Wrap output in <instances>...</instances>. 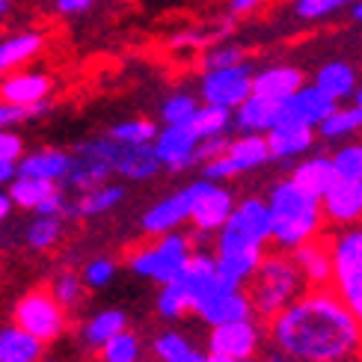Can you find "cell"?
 <instances>
[{"label": "cell", "mask_w": 362, "mask_h": 362, "mask_svg": "<svg viewBox=\"0 0 362 362\" xmlns=\"http://www.w3.org/2000/svg\"><path fill=\"white\" fill-rule=\"evenodd\" d=\"M267 339L294 362H354L362 354V324L333 288H306L267 321Z\"/></svg>", "instance_id": "cell-1"}, {"label": "cell", "mask_w": 362, "mask_h": 362, "mask_svg": "<svg viewBox=\"0 0 362 362\" xmlns=\"http://www.w3.org/2000/svg\"><path fill=\"white\" fill-rule=\"evenodd\" d=\"M270 244V214L264 196H244L238 199L229 220L214 235V262L217 274L232 288H244L255 267L264 259Z\"/></svg>", "instance_id": "cell-2"}, {"label": "cell", "mask_w": 362, "mask_h": 362, "mask_svg": "<svg viewBox=\"0 0 362 362\" xmlns=\"http://www.w3.org/2000/svg\"><path fill=\"white\" fill-rule=\"evenodd\" d=\"M264 205L270 214V244L279 252H294L297 247L324 235V211L318 196L297 187L285 175L276 178L264 193Z\"/></svg>", "instance_id": "cell-3"}, {"label": "cell", "mask_w": 362, "mask_h": 362, "mask_svg": "<svg viewBox=\"0 0 362 362\" xmlns=\"http://www.w3.org/2000/svg\"><path fill=\"white\" fill-rule=\"evenodd\" d=\"M306 291V282L294 267L288 252H264V259L255 267V274L247 282V297L252 303V315L262 321H270L291 306L294 300Z\"/></svg>", "instance_id": "cell-4"}, {"label": "cell", "mask_w": 362, "mask_h": 362, "mask_svg": "<svg viewBox=\"0 0 362 362\" xmlns=\"http://www.w3.org/2000/svg\"><path fill=\"white\" fill-rule=\"evenodd\" d=\"M193 255V238L185 232H170L155 238L152 244H146L140 250H134L128 255V270L134 276L148 279L155 285H170L175 282Z\"/></svg>", "instance_id": "cell-5"}, {"label": "cell", "mask_w": 362, "mask_h": 362, "mask_svg": "<svg viewBox=\"0 0 362 362\" xmlns=\"http://www.w3.org/2000/svg\"><path fill=\"white\" fill-rule=\"evenodd\" d=\"M327 244L333 255V294L362 324V223L339 229Z\"/></svg>", "instance_id": "cell-6"}, {"label": "cell", "mask_w": 362, "mask_h": 362, "mask_svg": "<svg viewBox=\"0 0 362 362\" xmlns=\"http://www.w3.org/2000/svg\"><path fill=\"white\" fill-rule=\"evenodd\" d=\"M267 163H270V152H267L264 137H259V134H238V137L229 140V146H226V152L220 158L202 163L199 178L229 185V181L262 170Z\"/></svg>", "instance_id": "cell-7"}, {"label": "cell", "mask_w": 362, "mask_h": 362, "mask_svg": "<svg viewBox=\"0 0 362 362\" xmlns=\"http://www.w3.org/2000/svg\"><path fill=\"white\" fill-rule=\"evenodd\" d=\"M190 217L187 223L193 226L196 235L202 238H214L223 223L229 220L232 208L238 202V196L229 185H220V181H205V178H196L190 181Z\"/></svg>", "instance_id": "cell-8"}, {"label": "cell", "mask_w": 362, "mask_h": 362, "mask_svg": "<svg viewBox=\"0 0 362 362\" xmlns=\"http://www.w3.org/2000/svg\"><path fill=\"white\" fill-rule=\"evenodd\" d=\"M12 318H15V327L24 329L27 336H33L42 344L57 341L66 333V309L45 288L27 291L18 303H15Z\"/></svg>", "instance_id": "cell-9"}, {"label": "cell", "mask_w": 362, "mask_h": 362, "mask_svg": "<svg viewBox=\"0 0 362 362\" xmlns=\"http://www.w3.org/2000/svg\"><path fill=\"white\" fill-rule=\"evenodd\" d=\"M81 146L89 148L93 155L104 158L110 163L113 175L125 178V181H152L160 173V163L152 152V146H122V143L110 140L107 134L81 140Z\"/></svg>", "instance_id": "cell-10"}, {"label": "cell", "mask_w": 362, "mask_h": 362, "mask_svg": "<svg viewBox=\"0 0 362 362\" xmlns=\"http://www.w3.org/2000/svg\"><path fill=\"white\" fill-rule=\"evenodd\" d=\"M252 63H238L229 69H211L199 78V101L214 104V107L235 110L252 95Z\"/></svg>", "instance_id": "cell-11"}, {"label": "cell", "mask_w": 362, "mask_h": 362, "mask_svg": "<svg viewBox=\"0 0 362 362\" xmlns=\"http://www.w3.org/2000/svg\"><path fill=\"white\" fill-rule=\"evenodd\" d=\"M264 327L255 318L208 327V356H229V359H259L264 348Z\"/></svg>", "instance_id": "cell-12"}, {"label": "cell", "mask_w": 362, "mask_h": 362, "mask_svg": "<svg viewBox=\"0 0 362 362\" xmlns=\"http://www.w3.org/2000/svg\"><path fill=\"white\" fill-rule=\"evenodd\" d=\"M196 148H199V137L193 134L190 125H163L152 140V152L160 170L170 173H185L196 167Z\"/></svg>", "instance_id": "cell-13"}, {"label": "cell", "mask_w": 362, "mask_h": 362, "mask_svg": "<svg viewBox=\"0 0 362 362\" xmlns=\"http://www.w3.org/2000/svg\"><path fill=\"white\" fill-rule=\"evenodd\" d=\"M190 217V187H178L173 193H167L163 199H158L155 205H148L140 217V229L152 238L178 232L181 226Z\"/></svg>", "instance_id": "cell-14"}, {"label": "cell", "mask_w": 362, "mask_h": 362, "mask_svg": "<svg viewBox=\"0 0 362 362\" xmlns=\"http://www.w3.org/2000/svg\"><path fill=\"white\" fill-rule=\"evenodd\" d=\"M181 288H185L187 300H190V315L193 309L202 303V300H208L211 294H217V291H226L229 285H226L217 274V262H214V255H211L208 250H193L190 255V262L185 267V274H181L175 279Z\"/></svg>", "instance_id": "cell-15"}, {"label": "cell", "mask_w": 362, "mask_h": 362, "mask_svg": "<svg viewBox=\"0 0 362 362\" xmlns=\"http://www.w3.org/2000/svg\"><path fill=\"white\" fill-rule=\"evenodd\" d=\"M315 140H318L315 128L297 125V122H276L264 134L270 163H297L315 148Z\"/></svg>", "instance_id": "cell-16"}, {"label": "cell", "mask_w": 362, "mask_h": 362, "mask_svg": "<svg viewBox=\"0 0 362 362\" xmlns=\"http://www.w3.org/2000/svg\"><path fill=\"white\" fill-rule=\"evenodd\" d=\"M113 175L110 170V163L93 155L89 148H83L81 143L71 148V163H69V173L66 178L59 181V187L63 190H71L74 196H81V193H89V190H95L101 185H107Z\"/></svg>", "instance_id": "cell-17"}, {"label": "cell", "mask_w": 362, "mask_h": 362, "mask_svg": "<svg viewBox=\"0 0 362 362\" xmlns=\"http://www.w3.org/2000/svg\"><path fill=\"white\" fill-rule=\"evenodd\" d=\"M333 110H336L333 98H327L315 83H303L291 98L282 101L279 122H297L306 128H318Z\"/></svg>", "instance_id": "cell-18"}, {"label": "cell", "mask_w": 362, "mask_h": 362, "mask_svg": "<svg viewBox=\"0 0 362 362\" xmlns=\"http://www.w3.org/2000/svg\"><path fill=\"white\" fill-rule=\"evenodd\" d=\"M321 211L324 220L333 223L336 229H348V226L362 223V187L356 181L336 178V185L321 196Z\"/></svg>", "instance_id": "cell-19"}, {"label": "cell", "mask_w": 362, "mask_h": 362, "mask_svg": "<svg viewBox=\"0 0 362 362\" xmlns=\"http://www.w3.org/2000/svg\"><path fill=\"white\" fill-rule=\"evenodd\" d=\"M54 89V78L45 71H9L0 81V101L33 107L39 101H48Z\"/></svg>", "instance_id": "cell-20"}, {"label": "cell", "mask_w": 362, "mask_h": 362, "mask_svg": "<svg viewBox=\"0 0 362 362\" xmlns=\"http://www.w3.org/2000/svg\"><path fill=\"white\" fill-rule=\"evenodd\" d=\"M193 315L205 327H220V324L252 318V303L244 288H226V291H217L208 300H202V303L193 309Z\"/></svg>", "instance_id": "cell-21"}, {"label": "cell", "mask_w": 362, "mask_h": 362, "mask_svg": "<svg viewBox=\"0 0 362 362\" xmlns=\"http://www.w3.org/2000/svg\"><path fill=\"white\" fill-rule=\"evenodd\" d=\"M303 83H306V71L291 63H274L252 71V95L270 101L291 98Z\"/></svg>", "instance_id": "cell-22"}, {"label": "cell", "mask_w": 362, "mask_h": 362, "mask_svg": "<svg viewBox=\"0 0 362 362\" xmlns=\"http://www.w3.org/2000/svg\"><path fill=\"white\" fill-rule=\"evenodd\" d=\"M312 83L321 89L327 98H333L336 104H348L359 86V69L351 63V59H327L315 69Z\"/></svg>", "instance_id": "cell-23"}, {"label": "cell", "mask_w": 362, "mask_h": 362, "mask_svg": "<svg viewBox=\"0 0 362 362\" xmlns=\"http://www.w3.org/2000/svg\"><path fill=\"white\" fill-rule=\"evenodd\" d=\"M288 255H291L294 267L300 270V276H303L306 288H329V279H333V255H329V244L324 238H315Z\"/></svg>", "instance_id": "cell-24"}, {"label": "cell", "mask_w": 362, "mask_h": 362, "mask_svg": "<svg viewBox=\"0 0 362 362\" xmlns=\"http://www.w3.org/2000/svg\"><path fill=\"white\" fill-rule=\"evenodd\" d=\"M279 116H282V101L250 95L244 104H238L232 110V128L238 134H259V137H264L279 122Z\"/></svg>", "instance_id": "cell-25"}, {"label": "cell", "mask_w": 362, "mask_h": 362, "mask_svg": "<svg viewBox=\"0 0 362 362\" xmlns=\"http://www.w3.org/2000/svg\"><path fill=\"white\" fill-rule=\"evenodd\" d=\"M69 163L71 152H66V148H36V152H24L21 160L15 163V170L21 178H42L59 185L69 173Z\"/></svg>", "instance_id": "cell-26"}, {"label": "cell", "mask_w": 362, "mask_h": 362, "mask_svg": "<svg viewBox=\"0 0 362 362\" xmlns=\"http://www.w3.org/2000/svg\"><path fill=\"white\" fill-rule=\"evenodd\" d=\"M125 202V185H116V181H107L89 193L74 196L69 202V217L74 220H93V217H104L110 214L113 208H119Z\"/></svg>", "instance_id": "cell-27"}, {"label": "cell", "mask_w": 362, "mask_h": 362, "mask_svg": "<svg viewBox=\"0 0 362 362\" xmlns=\"http://www.w3.org/2000/svg\"><path fill=\"white\" fill-rule=\"evenodd\" d=\"M297 187H303L312 196H321L336 185V170L329 163V155H306L297 163H291V175H288Z\"/></svg>", "instance_id": "cell-28"}, {"label": "cell", "mask_w": 362, "mask_h": 362, "mask_svg": "<svg viewBox=\"0 0 362 362\" xmlns=\"http://www.w3.org/2000/svg\"><path fill=\"white\" fill-rule=\"evenodd\" d=\"M42 48H45V36L39 30H21V33L0 39V78L27 66L30 59H36Z\"/></svg>", "instance_id": "cell-29"}, {"label": "cell", "mask_w": 362, "mask_h": 362, "mask_svg": "<svg viewBox=\"0 0 362 362\" xmlns=\"http://www.w3.org/2000/svg\"><path fill=\"white\" fill-rule=\"evenodd\" d=\"M315 134L327 143H336V146L356 140V134H362V110L354 101L351 104H336V110L315 128Z\"/></svg>", "instance_id": "cell-30"}, {"label": "cell", "mask_w": 362, "mask_h": 362, "mask_svg": "<svg viewBox=\"0 0 362 362\" xmlns=\"http://www.w3.org/2000/svg\"><path fill=\"white\" fill-rule=\"evenodd\" d=\"M152 351L158 362H208V354L199 351L196 344L190 341L187 333L181 329H163V333L155 336L152 341Z\"/></svg>", "instance_id": "cell-31"}, {"label": "cell", "mask_w": 362, "mask_h": 362, "mask_svg": "<svg viewBox=\"0 0 362 362\" xmlns=\"http://www.w3.org/2000/svg\"><path fill=\"white\" fill-rule=\"evenodd\" d=\"M122 329H128V315L122 309H101L95 312L93 318H86L83 329H81V339L86 348L98 351L101 344H107L113 336H119Z\"/></svg>", "instance_id": "cell-32"}, {"label": "cell", "mask_w": 362, "mask_h": 362, "mask_svg": "<svg viewBox=\"0 0 362 362\" xmlns=\"http://www.w3.org/2000/svg\"><path fill=\"white\" fill-rule=\"evenodd\" d=\"M45 344L18 327H0V362H39Z\"/></svg>", "instance_id": "cell-33"}, {"label": "cell", "mask_w": 362, "mask_h": 362, "mask_svg": "<svg viewBox=\"0 0 362 362\" xmlns=\"http://www.w3.org/2000/svg\"><path fill=\"white\" fill-rule=\"evenodd\" d=\"M59 185H54V181H42V178H15L6 196H9V202L12 208H27V211H36L48 196L57 190Z\"/></svg>", "instance_id": "cell-34"}, {"label": "cell", "mask_w": 362, "mask_h": 362, "mask_svg": "<svg viewBox=\"0 0 362 362\" xmlns=\"http://www.w3.org/2000/svg\"><path fill=\"white\" fill-rule=\"evenodd\" d=\"M190 128L199 140L208 137H229L232 131V110L214 107V104H199V110L190 119Z\"/></svg>", "instance_id": "cell-35"}, {"label": "cell", "mask_w": 362, "mask_h": 362, "mask_svg": "<svg viewBox=\"0 0 362 362\" xmlns=\"http://www.w3.org/2000/svg\"><path fill=\"white\" fill-rule=\"evenodd\" d=\"M66 232V220L63 217H33L27 223L24 229V240L30 250L36 252H45V250H54L59 244V238H63Z\"/></svg>", "instance_id": "cell-36"}, {"label": "cell", "mask_w": 362, "mask_h": 362, "mask_svg": "<svg viewBox=\"0 0 362 362\" xmlns=\"http://www.w3.org/2000/svg\"><path fill=\"white\" fill-rule=\"evenodd\" d=\"M199 95L187 89H175L160 101V122L163 125H190V119L199 110Z\"/></svg>", "instance_id": "cell-37"}, {"label": "cell", "mask_w": 362, "mask_h": 362, "mask_svg": "<svg viewBox=\"0 0 362 362\" xmlns=\"http://www.w3.org/2000/svg\"><path fill=\"white\" fill-rule=\"evenodd\" d=\"M143 339L134 329H122L119 336H113L107 344L98 348L101 362H143Z\"/></svg>", "instance_id": "cell-38"}, {"label": "cell", "mask_w": 362, "mask_h": 362, "mask_svg": "<svg viewBox=\"0 0 362 362\" xmlns=\"http://www.w3.org/2000/svg\"><path fill=\"white\" fill-rule=\"evenodd\" d=\"M155 134H158V125L152 122V119H143V116L122 119V122L107 128V137L122 143V146H152Z\"/></svg>", "instance_id": "cell-39"}, {"label": "cell", "mask_w": 362, "mask_h": 362, "mask_svg": "<svg viewBox=\"0 0 362 362\" xmlns=\"http://www.w3.org/2000/svg\"><path fill=\"white\" fill-rule=\"evenodd\" d=\"M329 163L336 170V178L341 181H362V140H348L339 143L329 155Z\"/></svg>", "instance_id": "cell-40"}, {"label": "cell", "mask_w": 362, "mask_h": 362, "mask_svg": "<svg viewBox=\"0 0 362 362\" xmlns=\"http://www.w3.org/2000/svg\"><path fill=\"white\" fill-rule=\"evenodd\" d=\"M238 63H247V48L240 42L220 39V42H211L202 51V71L229 69V66H238Z\"/></svg>", "instance_id": "cell-41"}, {"label": "cell", "mask_w": 362, "mask_h": 362, "mask_svg": "<svg viewBox=\"0 0 362 362\" xmlns=\"http://www.w3.org/2000/svg\"><path fill=\"white\" fill-rule=\"evenodd\" d=\"M51 297L66 312L78 309L83 303V297H86V285H83L81 274H74V270H63V274H57L54 282H51Z\"/></svg>", "instance_id": "cell-42"}, {"label": "cell", "mask_w": 362, "mask_h": 362, "mask_svg": "<svg viewBox=\"0 0 362 362\" xmlns=\"http://www.w3.org/2000/svg\"><path fill=\"white\" fill-rule=\"evenodd\" d=\"M354 0H294L291 4V12L294 18L306 21V24H318V21H327L333 15L351 9Z\"/></svg>", "instance_id": "cell-43"}, {"label": "cell", "mask_w": 362, "mask_h": 362, "mask_svg": "<svg viewBox=\"0 0 362 362\" xmlns=\"http://www.w3.org/2000/svg\"><path fill=\"white\" fill-rule=\"evenodd\" d=\"M155 309L163 321H181L185 315H190V300L185 294V288H181L178 282H170V285H160V291H158V300H155Z\"/></svg>", "instance_id": "cell-44"}, {"label": "cell", "mask_w": 362, "mask_h": 362, "mask_svg": "<svg viewBox=\"0 0 362 362\" xmlns=\"http://www.w3.org/2000/svg\"><path fill=\"white\" fill-rule=\"evenodd\" d=\"M116 262L110 259V255H95V259H89L86 264H83V270H81V279H83V285L86 288H93V291H98V288H107V285L116 279Z\"/></svg>", "instance_id": "cell-45"}, {"label": "cell", "mask_w": 362, "mask_h": 362, "mask_svg": "<svg viewBox=\"0 0 362 362\" xmlns=\"http://www.w3.org/2000/svg\"><path fill=\"white\" fill-rule=\"evenodd\" d=\"M54 107L51 98L48 101H39L33 107H18V104H4L0 101V128H12V125H21L27 119H36V116H45Z\"/></svg>", "instance_id": "cell-46"}, {"label": "cell", "mask_w": 362, "mask_h": 362, "mask_svg": "<svg viewBox=\"0 0 362 362\" xmlns=\"http://www.w3.org/2000/svg\"><path fill=\"white\" fill-rule=\"evenodd\" d=\"M21 155H24L21 134H15L12 128H0V160H15L18 163Z\"/></svg>", "instance_id": "cell-47"}, {"label": "cell", "mask_w": 362, "mask_h": 362, "mask_svg": "<svg viewBox=\"0 0 362 362\" xmlns=\"http://www.w3.org/2000/svg\"><path fill=\"white\" fill-rule=\"evenodd\" d=\"M232 137H208V140H199V148H196V167H202V163L214 160L226 152V146H229Z\"/></svg>", "instance_id": "cell-48"}, {"label": "cell", "mask_w": 362, "mask_h": 362, "mask_svg": "<svg viewBox=\"0 0 362 362\" xmlns=\"http://www.w3.org/2000/svg\"><path fill=\"white\" fill-rule=\"evenodd\" d=\"M267 0H226V9H229L232 18H247V15H255Z\"/></svg>", "instance_id": "cell-49"}, {"label": "cell", "mask_w": 362, "mask_h": 362, "mask_svg": "<svg viewBox=\"0 0 362 362\" xmlns=\"http://www.w3.org/2000/svg\"><path fill=\"white\" fill-rule=\"evenodd\" d=\"M95 6V0H54V9L59 15H66V18H71V15H83Z\"/></svg>", "instance_id": "cell-50"}, {"label": "cell", "mask_w": 362, "mask_h": 362, "mask_svg": "<svg viewBox=\"0 0 362 362\" xmlns=\"http://www.w3.org/2000/svg\"><path fill=\"white\" fill-rule=\"evenodd\" d=\"M15 178H18V170H15V160H0V187H9Z\"/></svg>", "instance_id": "cell-51"}, {"label": "cell", "mask_w": 362, "mask_h": 362, "mask_svg": "<svg viewBox=\"0 0 362 362\" xmlns=\"http://www.w3.org/2000/svg\"><path fill=\"white\" fill-rule=\"evenodd\" d=\"M9 214H12V202H9V196L0 190V223H6Z\"/></svg>", "instance_id": "cell-52"}, {"label": "cell", "mask_w": 362, "mask_h": 362, "mask_svg": "<svg viewBox=\"0 0 362 362\" xmlns=\"http://www.w3.org/2000/svg\"><path fill=\"white\" fill-rule=\"evenodd\" d=\"M351 21L362 24V0H354V4H351Z\"/></svg>", "instance_id": "cell-53"}, {"label": "cell", "mask_w": 362, "mask_h": 362, "mask_svg": "<svg viewBox=\"0 0 362 362\" xmlns=\"http://www.w3.org/2000/svg\"><path fill=\"white\" fill-rule=\"evenodd\" d=\"M255 362H294V359H288V356H279V354H267V356L255 359Z\"/></svg>", "instance_id": "cell-54"}, {"label": "cell", "mask_w": 362, "mask_h": 362, "mask_svg": "<svg viewBox=\"0 0 362 362\" xmlns=\"http://www.w3.org/2000/svg\"><path fill=\"white\" fill-rule=\"evenodd\" d=\"M208 362H255V359H229V356H208Z\"/></svg>", "instance_id": "cell-55"}, {"label": "cell", "mask_w": 362, "mask_h": 362, "mask_svg": "<svg viewBox=\"0 0 362 362\" xmlns=\"http://www.w3.org/2000/svg\"><path fill=\"white\" fill-rule=\"evenodd\" d=\"M354 104H356V107L362 110V78H359V86H356V93H354V98H351Z\"/></svg>", "instance_id": "cell-56"}, {"label": "cell", "mask_w": 362, "mask_h": 362, "mask_svg": "<svg viewBox=\"0 0 362 362\" xmlns=\"http://www.w3.org/2000/svg\"><path fill=\"white\" fill-rule=\"evenodd\" d=\"M359 187H362V181H359Z\"/></svg>", "instance_id": "cell-57"}, {"label": "cell", "mask_w": 362, "mask_h": 362, "mask_svg": "<svg viewBox=\"0 0 362 362\" xmlns=\"http://www.w3.org/2000/svg\"><path fill=\"white\" fill-rule=\"evenodd\" d=\"M354 362H359V359H354Z\"/></svg>", "instance_id": "cell-58"}]
</instances>
